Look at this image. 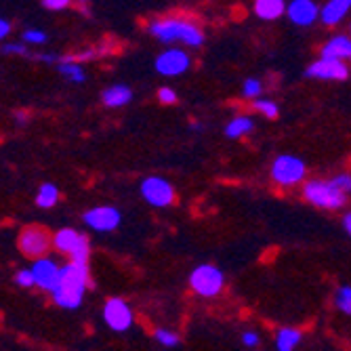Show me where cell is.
Returning <instances> with one entry per match:
<instances>
[{
	"instance_id": "obj_21",
	"label": "cell",
	"mask_w": 351,
	"mask_h": 351,
	"mask_svg": "<svg viewBox=\"0 0 351 351\" xmlns=\"http://www.w3.org/2000/svg\"><path fill=\"white\" fill-rule=\"evenodd\" d=\"M299 341H301V332H297L293 328H282L278 332V343L276 345H278L280 351H291Z\"/></svg>"
},
{
	"instance_id": "obj_35",
	"label": "cell",
	"mask_w": 351,
	"mask_h": 351,
	"mask_svg": "<svg viewBox=\"0 0 351 351\" xmlns=\"http://www.w3.org/2000/svg\"><path fill=\"white\" fill-rule=\"evenodd\" d=\"M9 21L7 19H3V21H0V36H3V38H7V34H9Z\"/></svg>"
},
{
	"instance_id": "obj_8",
	"label": "cell",
	"mask_w": 351,
	"mask_h": 351,
	"mask_svg": "<svg viewBox=\"0 0 351 351\" xmlns=\"http://www.w3.org/2000/svg\"><path fill=\"white\" fill-rule=\"evenodd\" d=\"M307 76L324 78V80H345L349 76V70L345 68V63L341 59L322 57L320 61H315L313 66L307 68Z\"/></svg>"
},
{
	"instance_id": "obj_10",
	"label": "cell",
	"mask_w": 351,
	"mask_h": 351,
	"mask_svg": "<svg viewBox=\"0 0 351 351\" xmlns=\"http://www.w3.org/2000/svg\"><path fill=\"white\" fill-rule=\"evenodd\" d=\"M84 223L97 232H112L120 223V213L112 206H99L84 213Z\"/></svg>"
},
{
	"instance_id": "obj_22",
	"label": "cell",
	"mask_w": 351,
	"mask_h": 351,
	"mask_svg": "<svg viewBox=\"0 0 351 351\" xmlns=\"http://www.w3.org/2000/svg\"><path fill=\"white\" fill-rule=\"evenodd\" d=\"M57 196H59L57 194V187L51 185V183H45L40 187V191H38V196H36V204L40 208H49V206H53L57 202Z\"/></svg>"
},
{
	"instance_id": "obj_16",
	"label": "cell",
	"mask_w": 351,
	"mask_h": 351,
	"mask_svg": "<svg viewBox=\"0 0 351 351\" xmlns=\"http://www.w3.org/2000/svg\"><path fill=\"white\" fill-rule=\"evenodd\" d=\"M349 9H351V0H330V3L322 9V21L326 25L339 23Z\"/></svg>"
},
{
	"instance_id": "obj_5",
	"label": "cell",
	"mask_w": 351,
	"mask_h": 351,
	"mask_svg": "<svg viewBox=\"0 0 351 351\" xmlns=\"http://www.w3.org/2000/svg\"><path fill=\"white\" fill-rule=\"evenodd\" d=\"M141 194L143 198L154 206H169L175 200V191L169 181L160 177H149L141 183Z\"/></svg>"
},
{
	"instance_id": "obj_19",
	"label": "cell",
	"mask_w": 351,
	"mask_h": 351,
	"mask_svg": "<svg viewBox=\"0 0 351 351\" xmlns=\"http://www.w3.org/2000/svg\"><path fill=\"white\" fill-rule=\"evenodd\" d=\"M252 120L250 118H236V120H232L228 126H226V135L228 137H232V139H236V137H240V135H246V133H250L252 131Z\"/></svg>"
},
{
	"instance_id": "obj_27",
	"label": "cell",
	"mask_w": 351,
	"mask_h": 351,
	"mask_svg": "<svg viewBox=\"0 0 351 351\" xmlns=\"http://www.w3.org/2000/svg\"><path fill=\"white\" fill-rule=\"evenodd\" d=\"M23 40L25 43H36V45H43L47 43V34L40 29H27L25 34H23Z\"/></svg>"
},
{
	"instance_id": "obj_1",
	"label": "cell",
	"mask_w": 351,
	"mask_h": 351,
	"mask_svg": "<svg viewBox=\"0 0 351 351\" xmlns=\"http://www.w3.org/2000/svg\"><path fill=\"white\" fill-rule=\"evenodd\" d=\"M305 198L322 208H339L345 204V189L335 181H309L305 185Z\"/></svg>"
},
{
	"instance_id": "obj_36",
	"label": "cell",
	"mask_w": 351,
	"mask_h": 351,
	"mask_svg": "<svg viewBox=\"0 0 351 351\" xmlns=\"http://www.w3.org/2000/svg\"><path fill=\"white\" fill-rule=\"evenodd\" d=\"M15 118H17V122H19V124H23V122L27 120V114H25V112H17V114H15Z\"/></svg>"
},
{
	"instance_id": "obj_32",
	"label": "cell",
	"mask_w": 351,
	"mask_h": 351,
	"mask_svg": "<svg viewBox=\"0 0 351 351\" xmlns=\"http://www.w3.org/2000/svg\"><path fill=\"white\" fill-rule=\"evenodd\" d=\"M3 53H17V55H25V57H29V53H27V49L23 47V45H5L3 47Z\"/></svg>"
},
{
	"instance_id": "obj_26",
	"label": "cell",
	"mask_w": 351,
	"mask_h": 351,
	"mask_svg": "<svg viewBox=\"0 0 351 351\" xmlns=\"http://www.w3.org/2000/svg\"><path fill=\"white\" fill-rule=\"evenodd\" d=\"M254 108H257L267 118H276L278 116V106L271 104V101H257V104H254Z\"/></svg>"
},
{
	"instance_id": "obj_7",
	"label": "cell",
	"mask_w": 351,
	"mask_h": 351,
	"mask_svg": "<svg viewBox=\"0 0 351 351\" xmlns=\"http://www.w3.org/2000/svg\"><path fill=\"white\" fill-rule=\"evenodd\" d=\"M51 238L40 228H27L19 236V248L27 254V257H43L49 250Z\"/></svg>"
},
{
	"instance_id": "obj_29",
	"label": "cell",
	"mask_w": 351,
	"mask_h": 351,
	"mask_svg": "<svg viewBox=\"0 0 351 351\" xmlns=\"http://www.w3.org/2000/svg\"><path fill=\"white\" fill-rule=\"evenodd\" d=\"M259 93H261V82L259 80L250 78V80L244 82V95H248V97H254V95H259Z\"/></svg>"
},
{
	"instance_id": "obj_37",
	"label": "cell",
	"mask_w": 351,
	"mask_h": 351,
	"mask_svg": "<svg viewBox=\"0 0 351 351\" xmlns=\"http://www.w3.org/2000/svg\"><path fill=\"white\" fill-rule=\"evenodd\" d=\"M345 230H347V234L351 236V213L345 217Z\"/></svg>"
},
{
	"instance_id": "obj_14",
	"label": "cell",
	"mask_w": 351,
	"mask_h": 351,
	"mask_svg": "<svg viewBox=\"0 0 351 351\" xmlns=\"http://www.w3.org/2000/svg\"><path fill=\"white\" fill-rule=\"evenodd\" d=\"M181 25L183 21L179 19H167V21H156L149 25V32L156 36V38H160L165 43H171V40H179V34H181Z\"/></svg>"
},
{
	"instance_id": "obj_4",
	"label": "cell",
	"mask_w": 351,
	"mask_h": 351,
	"mask_svg": "<svg viewBox=\"0 0 351 351\" xmlns=\"http://www.w3.org/2000/svg\"><path fill=\"white\" fill-rule=\"evenodd\" d=\"M271 175L282 185H293L303 179L305 165L295 156H280L271 167Z\"/></svg>"
},
{
	"instance_id": "obj_28",
	"label": "cell",
	"mask_w": 351,
	"mask_h": 351,
	"mask_svg": "<svg viewBox=\"0 0 351 351\" xmlns=\"http://www.w3.org/2000/svg\"><path fill=\"white\" fill-rule=\"evenodd\" d=\"M15 282L19 284V286H32V284H36L34 282V274H32V269L27 271V269H21V271H17V276H15Z\"/></svg>"
},
{
	"instance_id": "obj_11",
	"label": "cell",
	"mask_w": 351,
	"mask_h": 351,
	"mask_svg": "<svg viewBox=\"0 0 351 351\" xmlns=\"http://www.w3.org/2000/svg\"><path fill=\"white\" fill-rule=\"evenodd\" d=\"M187 68H189V57L179 49L165 51L160 57L156 59V70L160 74H165V76H179Z\"/></svg>"
},
{
	"instance_id": "obj_17",
	"label": "cell",
	"mask_w": 351,
	"mask_h": 351,
	"mask_svg": "<svg viewBox=\"0 0 351 351\" xmlns=\"http://www.w3.org/2000/svg\"><path fill=\"white\" fill-rule=\"evenodd\" d=\"M322 57L349 59V57H351V38H345V36L332 38V40L322 49Z\"/></svg>"
},
{
	"instance_id": "obj_25",
	"label": "cell",
	"mask_w": 351,
	"mask_h": 351,
	"mask_svg": "<svg viewBox=\"0 0 351 351\" xmlns=\"http://www.w3.org/2000/svg\"><path fill=\"white\" fill-rule=\"evenodd\" d=\"M156 339H158V343H162L165 347L179 345V337L175 332H169V330H156Z\"/></svg>"
},
{
	"instance_id": "obj_6",
	"label": "cell",
	"mask_w": 351,
	"mask_h": 351,
	"mask_svg": "<svg viewBox=\"0 0 351 351\" xmlns=\"http://www.w3.org/2000/svg\"><path fill=\"white\" fill-rule=\"evenodd\" d=\"M104 317H106L108 326H110L112 330H116V332L129 330L131 324H133V313H131L129 305H126L122 299H110V301L106 303Z\"/></svg>"
},
{
	"instance_id": "obj_33",
	"label": "cell",
	"mask_w": 351,
	"mask_h": 351,
	"mask_svg": "<svg viewBox=\"0 0 351 351\" xmlns=\"http://www.w3.org/2000/svg\"><path fill=\"white\" fill-rule=\"evenodd\" d=\"M332 181H335L339 187H343L345 191H347V189L351 191V177H349V175H339V177H335Z\"/></svg>"
},
{
	"instance_id": "obj_23",
	"label": "cell",
	"mask_w": 351,
	"mask_h": 351,
	"mask_svg": "<svg viewBox=\"0 0 351 351\" xmlns=\"http://www.w3.org/2000/svg\"><path fill=\"white\" fill-rule=\"evenodd\" d=\"M59 72H61L63 78H68L72 82H82L84 80L82 68L78 66V63H74V61H63L61 66H59Z\"/></svg>"
},
{
	"instance_id": "obj_34",
	"label": "cell",
	"mask_w": 351,
	"mask_h": 351,
	"mask_svg": "<svg viewBox=\"0 0 351 351\" xmlns=\"http://www.w3.org/2000/svg\"><path fill=\"white\" fill-rule=\"evenodd\" d=\"M242 343L246 345V347H254L259 343V335H254V332H244L242 335Z\"/></svg>"
},
{
	"instance_id": "obj_15",
	"label": "cell",
	"mask_w": 351,
	"mask_h": 351,
	"mask_svg": "<svg viewBox=\"0 0 351 351\" xmlns=\"http://www.w3.org/2000/svg\"><path fill=\"white\" fill-rule=\"evenodd\" d=\"M131 97H133L131 88H129V86H124V84L110 86V88H106L104 95H101V99H104V104H106L108 108H120V106H124V104H129Z\"/></svg>"
},
{
	"instance_id": "obj_18",
	"label": "cell",
	"mask_w": 351,
	"mask_h": 351,
	"mask_svg": "<svg viewBox=\"0 0 351 351\" xmlns=\"http://www.w3.org/2000/svg\"><path fill=\"white\" fill-rule=\"evenodd\" d=\"M254 11L261 19H278L284 13V0H257L254 3Z\"/></svg>"
},
{
	"instance_id": "obj_13",
	"label": "cell",
	"mask_w": 351,
	"mask_h": 351,
	"mask_svg": "<svg viewBox=\"0 0 351 351\" xmlns=\"http://www.w3.org/2000/svg\"><path fill=\"white\" fill-rule=\"evenodd\" d=\"M289 17L297 25H309L317 17V7L311 0H293L289 7Z\"/></svg>"
},
{
	"instance_id": "obj_20",
	"label": "cell",
	"mask_w": 351,
	"mask_h": 351,
	"mask_svg": "<svg viewBox=\"0 0 351 351\" xmlns=\"http://www.w3.org/2000/svg\"><path fill=\"white\" fill-rule=\"evenodd\" d=\"M179 40H183L185 45H189V47H200L202 45V32L198 29V27H194L191 23H185L183 21V25H181V34H179Z\"/></svg>"
},
{
	"instance_id": "obj_24",
	"label": "cell",
	"mask_w": 351,
	"mask_h": 351,
	"mask_svg": "<svg viewBox=\"0 0 351 351\" xmlns=\"http://www.w3.org/2000/svg\"><path fill=\"white\" fill-rule=\"evenodd\" d=\"M337 305L341 311L351 313V286H343V289L337 293Z\"/></svg>"
},
{
	"instance_id": "obj_31",
	"label": "cell",
	"mask_w": 351,
	"mask_h": 351,
	"mask_svg": "<svg viewBox=\"0 0 351 351\" xmlns=\"http://www.w3.org/2000/svg\"><path fill=\"white\" fill-rule=\"evenodd\" d=\"M158 97H160L162 104H175V101H177V95H175V90H171V88H160V93H158Z\"/></svg>"
},
{
	"instance_id": "obj_2",
	"label": "cell",
	"mask_w": 351,
	"mask_h": 351,
	"mask_svg": "<svg viewBox=\"0 0 351 351\" xmlns=\"http://www.w3.org/2000/svg\"><path fill=\"white\" fill-rule=\"evenodd\" d=\"M191 289L202 297H215L223 289V274L215 265H200L189 278Z\"/></svg>"
},
{
	"instance_id": "obj_9",
	"label": "cell",
	"mask_w": 351,
	"mask_h": 351,
	"mask_svg": "<svg viewBox=\"0 0 351 351\" xmlns=\"http://www.w3.org/2000/svg\"><path fill=\"white\" fill-rule=\"evenodd\" d=\"M84 291H86L84 284L61 280L59 286L53 291V299L63 309H76L82 303V299H84Z\"/></svg>"
},
{
	"instance_id": "obj_3",
	"label": "cell",
	"mask_w": 351,
	"mask_h": 351,
	"mask_svg": "<svg viewBox=\"0 0 351 351\" xmlns=\"http://www.w3.org/2000/svg\"><path fill=\"white\" fill-rule=\"evenodd\" d=\"M55 246L61 252H68L72 254V261H88V254H90V246L86 242L84 236H80L74 230H61L55 236Z\"/></svg>"
},
{
	"instance_id": "obj_12",
	"label": "cell",
	"mask_w": 351,
	"mask_h": 351,
	"mask_svg": "<svg viewBox=\"0 0 351 351\" xmlns=\"http://www.w3.org/2000/svg\"><path fill=\"white\" fill-rule=\"evenodd\" d=\"M32 274H34L36 286H40L43 291L53 293L61 282V269L51 259H38L34 263V267H32Z\"/></svg>"
},
{
	"instance_id": "obj_30",
	"label": "cell",
	"mask_w": 351,
	"mask_h": 351,
	"mask_svg": "<svg viewBox=\"0 0 351 351\" xmlns=\"http://www.w3.org/2000/svg\"><path fill=\"white\" fill-rule=\"evenodd\" d=\"M43 5L51 11H61L70 5V0H43Z\"/></svg>"
}]
</instances>
